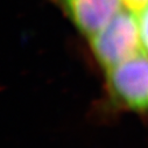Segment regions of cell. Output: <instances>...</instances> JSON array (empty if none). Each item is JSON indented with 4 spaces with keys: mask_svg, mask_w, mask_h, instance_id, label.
<instances>
[{
    "mask_svg": "<svg viewBox=\"0 0 148 148\" xmlns=\"http://www.w3.org/2000/svg\"><path fill=\"white\" fill-rule=\"evenodd\" d=\"M88 40L96 61L104 70L145 51L138 14L126 6Z\"/></svg>",
    "mask_w": 148,
    "mask_h": 148,
    "instance_id": "cell-1",
    "label": "cell"
},
{
    "mask_svg": "<svg viewBox=\"0 0 148 148\" xmlns=\"http://www.w3.org/2000/svg\"><path fill=\"white\" fill-rule=\"evenodd\" d=\"M112 97L123 106L148 111V54L140 53L105 70Z\"/></svg>",
    "mask_w": 148,
    "mask_h": 148,
    "instance_id": "cell-2",
    "label": "cell"
},
{
    "mask_svg": "<svg viewBox=\"0 0 148 148\" xmlns=\"http://www.w3.org/2000/svg\"><path fill=\"white\" fill-rule=\"evenodd\" d=\"M77 30L86 36L96 34L124 7V0H50Z\"/></svg>",
    "mask_w": 148,
    "mask_h": 148,
    "instance_id": "cell-3",
    "label": "cell"
},
{
    "mask_svg": "<svg viewBox=\"0 0 148 148\" xmlns=\"http://www.w3.org/2000/svg\"><path fill=\"white\" fill-rule=\"evenodd\" d=\"M138 20H139V28H140V35L141 41L145 51L148 54V6H146L143 10L136 13Z\"/></svg>",
    "mask_w": 148,
    "mask_h": 148,
    "instance_id": "cell-4",
    "label": "cell"
},
{
    "mask_svg": "<svg viewBox=\"0 0 148 148\" xmlns=\"http://www.w3.org/2000/svg\"><path fill=\"white\" fill-rule=\"evenodd\" d=\"M124 4L126 7L138 13L148 6V0H124Z\"/></svg>",
    "mask_w": 148,
    "mask_h": 148,
    "instance_id": "cell-5",
    "label": "cell"
}]
</instances>
